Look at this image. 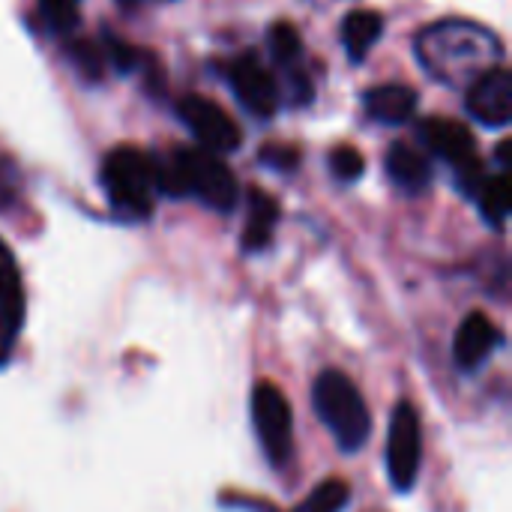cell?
I'll return each mask as SVG.
<instances>
[{"mask_svg":"<svg viewBox=\"0 0 512 512\" xmlns=\"http://www.w3.org/2000/svg\"><path fill=\"white\" fill-rule=\"evenodd\" d=\"M348 501H351V489L345 480H324L294 512H342Z\"/></svg>","mask_w":512,"mask_h":512,"instance_id":"18","label":"cell"},{"mask_svg":"<svg viewBox=\"0 0 512 512\" xmlns=\"http://www.w3.org/2000/svg\"><path fill=\"white\" fill-rule=\"evenodd\" d=\"M267 42H270V54L279 66H291L300 57V33L288 21L273 24L267 33Z\"/></svg>","mask_w":512,"mask_h":512,"instance_id":"19","label":"cell"},{"mask_svg":"<svg viewBox=\"0 0 512 512\" xmlns=\"http://www.w3.org/2000/svg\"><path fill=\"white\" fill-rule=\"evenodd\" d=\"M423 459V429L420 414L411 402H399L390 417V435H387V471L396 489H411L420 474Z\"/></svg>","mask_w":512,"mask_h":512,"instance_id":"5","label":"cell"},{"mask_svg":"<svg viewBox=\"0 0 512 512\" xmlns=\"http://www.w3.org/2000/svg\"><path fill=\"white\" fill-rule=\"evenodd\" d=\"M498 162L504 165V171L510 168V141H501V147H498Z\"/></svg>","mask_w":512,"mask_h":512,"instance_id":"26","label":"cell"},{"mask_svg":"<svg viewBox=\"0 0 512 512\" xmlns=\"http://www.w3.org/2000/svg\"><path fill=\"white\" fill-rule=\"evenodd\" d=\"M120 3H138V0H120Z\"/></svg>","mask_w":512,"mask_h":512,"instance_id":"27","label":"cell"},{"mask_svg":"<svg viewBox=\"0 0 512 512\" xmlns=\"http://www.w3.org/2000/svg\"><path fill=\"white\" fill-rule=\"evenodd\" d=\"M69 54L75 60V66L81 69V75L87 78H99L105 72V54H102V45H93L87 39L81 42H72L69 45Z\"/></svg>","mask_w":512,"mask_h":512,"instance_id":"22","label":"cell"},{"mask_svg":"<svg viewBox=\"0 0 512 512\" xmlns=\"http://www.w3.org/2000/svg\"><path fill=\"white\" fill-rule=\"evenodd\" d=\"M312 405H315L318 417L333 432V438L339 441L342 450L354 453L369 441V435H372L369 405H366L363 393L357 390V384L345 372L324 369L315 378Z\"/></svg>","mask_w":512,"mask_h":512,"instance_id":"2","label":"cell"},{"mask_svg":"<svg viewBox=\"0 0 512 512\" xmlns=\"http://www.w3.org/2000/svg\"><path fill=\"white\" fill-rule=\"evenodd\" d=\"M474 195H477V201H480L483 216H486L492 225H504V222H507V216H510V207H512L510 177H507V174L486 177Z\"/></svg>","mask_w":512,"mask_h":512,"instance_id":"17","label":"cell"},{"mask_svg":"<svg viewBox=\"0 0 512 512\" xmlns=\"http://www.w3.org/2000/svg\"><path fill=\"white\" fill-rule=\"evenodd\" d=\"M102 183L117 210L129 216H147L153 210V159L135 147H114L102 162Z\"/></svg>","mask_w":512,"mask_h":512,"instance_id":"3","label":"cell"},{"mask_svg":"<svg viewBox=\"0 0 512 512\" xmlns=\"http://www.w3.org/2000/svg\"><path fill=\"white\" fill-rule=\"evenodd\" d=\"M276 222H279L276 198H270L261 189H252L249 192V219H246V231H243V249L246 252L264 249L276 231Z\"/></svg>","mask_w":512,"mask_h":512,"instance_id":"14","label":"cell"},{"mask_svg":"<svg viewBox=\"0 0 512 512\" xmlns=\"http://www.w3.org/2000/svg\"><path fill=\"white\" fill-rule=\"evenodd\" d=\"M330 171H333V177L351 183V180H357V177L366 171V159H363V153H360L357 147L339 144V147H333V153H330Z\"/></svg>","mask_w":512,"mask_h":512,"instance_id":"20","label":"cell"},{"mask_svg":"<svg viewBox=\"0 0 512 512\" xmlns=\"http://www.w3.org/2000/svg\"><path fill=\"white\" fill-rule=\"evenodd\" d=\"M417 54L435 78L462 87L498 66L501 42L471 21H438L420 33Z\"/></svg>","mask_w":512,"mask_h":512,"instance_id":"1","label":"cell"},{"mask_svg":"<svg viewBox=\"0 0 512 512\" xmlns=\"http://www.w3.org/2000/svg\"><path fill=\"white\" fill-rule=\"evenodd\" d=\"M189 195H198L213 210H231L237 204V177L234 171L210 150H183Z\"/></svg>","mask_w":512,"mask_h":512,"instance_id":"7","label":"cell"},{"mask_svg":"<svg viewBox=\"0 0 512 512\" xmlns=\"http://www.w3.org/2000/svg\"><path fill=\"white\" fill-rule=\"evenodd\" d=\"M12 279H21V276H18V267H15V261H12L9 249L0 243V288L9 285Z\"/></svg>","mask_w":512,"mask_h":512,"instance_id":"25","label":"cell"},{"mask_svg":"<svg viewBox=\"0 0 512 512\" xmlns=\"http://www.w3.org/2000/svg\"><path fill=\"white\" fill-rule=\"evenodd\" d=\"M468 111L486 126H507L512 117V75L510 69L495 66L477 78L468 90Z\"/></svg>","mask_w":512,"mask_h":512,"instance_id":"9","label":"cell"},{"mask_svg":"<svg viewBox=\"0 0 512 512\" xmlns=\"http://www.w3.org/2000/svg\"><path fill=\"white\" fill-rule=\"evenodd\" d=\"M366 111L378 123H405L417 111V90L408 84H378L366 93Z\"/></svg>","mask_w":512,"mask_h":512,"instance_id":"12","label":"cell"},{"mask_svg":"<svg viewBox=\"0 0 512 512\" xmlns=\"http://www.w3.org/2000/svg\"><path fill=\"white\" fill-rule=\"evenodd\" d=\"M102 54H105V63H111L117 72H132V69H138V63L144 60V54H141L135 45L117 39L114 33H105V48H102Z\"/></svg>","mask_w":512,"mask_h":512,"instance_id":"21","label":"cell"},{"mask_svg":"<svg viewBox=\"0 0 512 512\" xmlns=\"http://www.w3.org/2000/svg\"><path fill=\"white\" fill-rule=\"evenodd\" d=\"M384 33V18L375 9H354L345 24H342V39H345V51L351 54V60H363L372 45L381 39Z\"/></svg>","mask_w":512,"mask_h":512,"instance_id":"15","label":"cell"},{"mask_svg":"<svg viewBox=\"0 0 512 512\" xmlns=\"http://www.w3.org/2000/svg\"><path fill=\"white\" fill-rule=\"evenodd\" d=\"M231 87L237 93V99L258 117H273V111L279 108V87L273 81V75L261 66L258 57L243 54L231 63Z\"/></svg>","mask_w":512,"mask_h":512,"instance_id":"8","label":"cell"},{"mask_svg":"<svg viewBox=\"0 0 512 512\" xmlns=\"http://www.w3.org/2000/svg\"><path fill=\"white\" fill-rule=\"evenodd\" d=\"M501 333L498 327L492 324L489 315L483 312H471L459 330H456V339H453V357H456V366L465 369V372H474L477 366H483L489 360V354L495 351Z\"/></svg>","mask_w":512,"mask_h":512,"instance_id":"10","label":"cell"},{"mask_svg":"<svg viewBox=\"0 0 512 512\" xmlns=\"http://www.w3.org/2000/svg\"><path fill=\"white\" fill-rule=\"evenodd\" d=\"M423 141H426L438 156H444L447 162H453V168L477 156V150H474V135H471V129H468L465 123H459V120H447V117H432V120H426V123H423Z\"/></svg>","mask_w":512,"mask_h":512,"instance_id":"11","label":"cell"},{"mask_svg":"<svg viewBox=\"0 0 512 512\" xmlns=\"http://www.w3.org/2000/svg\"><path fill=\"white\" fill-rule=\"evenodd\" d=\"M261 159H264L267 165L279 168V171H291V168H297V162H300V150H297V147H288V144H267V147L261 150Z\"/></svg>","mask_w":512,"mask_h":512,"instance_id":"24","label":"cell"},{"mask_svg":"<svg viewBox=\"0 0 512 512\" xmlns=\"http://www.w3.org/2000/svg\"><path fill=\"white\" fill-rule=\"evenodd\" d=\"M252 420L258 441L264 447V456L282 468L294 456V417L285 393L276 384H258L252 393Z\"/></svg>","mask_w":512,"mask_h":512,"instance_id":"4","label":"cell"},{"mask_svg":"<svg viewBox=\"0 0 512 512\" xmlns=\"http://www.w3.org/2000/svg\"><path fill=\"white\" fill-rule=\"evenodd\" d=\"M387 174H390L393 183H399L402 189L420 192V189H426L429 180H432V165H429V159H426L417 147H411V144H405V141H396V144L387 150Z\"/></svg>","mask_w":512,"mask_h":512,"instance_id":"13","label":"cell"},{"mask_svg":"<svg viewBox=\"0 0 512 512\" xmlns=\"http://www.w3.org/2000/svg\"><path fill=\"white\" fill-rule=\"evenodd\" d=\"M180 117L195 135V141L201 144V150H210L219 156V153H231L240 147V126L213 99H204V96L180 99Z\"/></svg>","mask_w":512,"mask_h":512,"instance_id":"6","label":"cell"},{"mask_svg":"<svg viewBox=\"0 0 512 512\" xmlns=\"http://www.w3.org/2000/svg\"><path fill=\"white\" fill-rule=\"evenodd\" d=\"M24 324V288L21 279H12L0 288V363L12 357L15 339Z\"/></svg>","mask_w":512,"mask_h":512,"instance_id":"16","label":"cell"},{"mask_svg":"<svg viewBox=\"0 0 512 512\" xmlns=\"http://www.w3.org/2000/svg\"><path fill=\"white\" fill-rule=\"evenodd\" d=\"M42 15L48 21L51 30L57 33H66L75 27L78 21V9H75V0H42Z\"/></svg>","mask_w":512,"mask_h":512,"instance_id":"23","label":"cell"}]
</instances>
